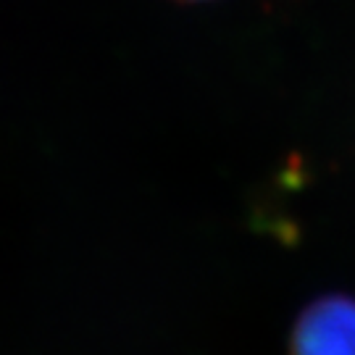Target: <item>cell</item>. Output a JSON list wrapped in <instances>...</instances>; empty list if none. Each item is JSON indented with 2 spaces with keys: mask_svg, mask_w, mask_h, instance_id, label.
Listing matches in <instances>:
<instances>
[{
  "mask_svg": "<svg viewBox=\"0 0 355 355\" xmlns=\"http://www.w3.org/2000/svg\"><path fill=\"white\" fill-rule=\"evenodd\" d=\"M290 355H355V300L329 295L308 305L292 329Z\"/></svg>",
  "mask_w": 355,
  "mask_h": 355,
  "instance_id": "6da1fadb",
  "label": "cell"
},
{
  "mask_svg": "<svg viewBox=\"0 0 355 355\" xmlns=\"http://www.w3.org/2000/svg\"><path fill=\"white\" fill-rule=\"evenodd\" d=\"M177 3H203V0H177Z\"/></svg>",
  "mask_w": 355,
  "mask_h": 355,
  "instance_id": "7a4b0ae2",
  "label": "cell"
}]
</instances>
